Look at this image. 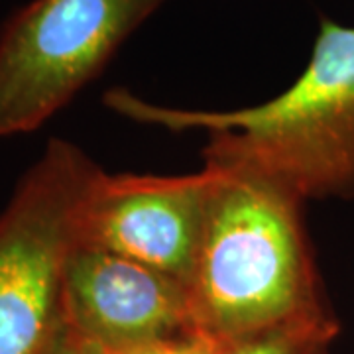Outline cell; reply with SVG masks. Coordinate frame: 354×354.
I'll use <instances>...</instances> for the list:
<instances>
[{
	"label": "cell",
	"mask_w": 354,
	"mask_h": 354,
	"mask_svg": "<svg viewBox=\"0 0 354 354\" xmlns=\"http://www.w3.org/2000/svg\"><path fill=\"white\" fill-rule=\"evenodd\" d=\"M104 104L140 124L209 134L205 160L244 164L304 201L354 199V26L319 18L309 62L270 101L234 111H189L146 101L122 87Z\"/></svg>",
	"instance_id": "7a4b0ae2"
},
{
	"label": "cell",
	"mask_w": 354,
	"mask_h": 354,
	"mask_svg": "<svg viewBox=\"0 0 354 354\" xmlns=\"http://www.w3.org/2000/svg\"><path fill=\"white\" fill-rule=\"evenodd\" d=\"M64 311L106 353L197 330L185 283L83 242L65 270Z\"/></svg>",
	"instance_id": "8992f818"
},
{
	"label": "cell",
	"mask_w": 354,
	"mask_h": 354,
	"mask_svg": "<svg viewBox=\"0 0 354 354\" xmlns=\"http://www.w3.org/2000/svg\"><path fill=\"white\" fill-rule=\"evenodd\" d=\"M50 354H106V351L99 342H95L85 333L73 327L69 321H65L64 329Z\"/></svg>",
	"instance_id": "9c48e42d"
},
{
	"label": "cell",
	"mask_w": 354,
	"mask_h": 354,
	"mask_svg": "<svg viewBox=\"0 0 354 354\" xmlns=\"http://www.w3.org/2000/svg\"><path fill=\"white\" fill-rule=\"evenodd\" d=\"M218 177L213 162L187 176L104 171L87 205L81 242L189 286Z\"/></svg>",
	"instance_id": "5b68a950"
},
{
	"label": "cell",
	"mask_w": 354,
	"mask_h": 354,
	"mask_svg": "<svg viewBox=\"0 0 354 354\" xmlns=\"http://www.w3.org/2000/svg\"><path fill=\"white\" fill-rule=\"evenodd\" d=\"M221 169L189 286L195 329L232 341L281 327L339 333L297 193L234 162Z\"/></svg>",
	"instance_id": "6da1fadb"
},
{
	"label": "cell",
	"mask_w": 354,
	"mask_h": 354,
	"mask_svg": "<svg viewBox=\"0 0 354 354\" xmlns=\"http://www.w3.org/2000/svg\"><path fill=\"white\" fill-rule=\"evenodd\" d=\"M102 169L48 142L0 213V354H50L64 329V281Z\"/></svg>",
	"instance_id": "3957f363"
},
{
	"label": "cell",
	"mask_w": 354,
	"mask_h": 354,
	"mask_svg": "<svg viewBox=\"0 0 354 354\" xmlns=\"http://www.w3.org/2000/svg\"><path fill=\"white\" fill-rule=\"evenodd\" d=\"M215 348L216 339H211L199 330H187L177 337L146 342L140 346L106 354H215Z\"/></svg>",
	"instance_id": "ba28073f"
},
{
	"label": "cell",
	"mask_w": 354,
	"mask_h": 354,
	"mask_svg": "<svg viewBox=\"0 0 354 354\" xmlns=\"http://www.w3.org/2000/svg\"><path fill=\"white\" fill-rule=\"evenodd\" d=\"M167 0H32L0 30V138L38 130Z\"/></svg>",
	"instance_id": "277c9868"
},
{
	"label": "cell",
	"mask_w": 354,
	"mask_h": 354,
	"mask_svg": "<svg viewBox=\"0 0 354 354\" xmlns=\"http://www.w3.org/2000/svg\"><path fill=\"white\" fill-rule=\"evenodd\" d=\"M337 335L311 327H281L232 341H216L215 354H330Z\"/></svg>",
	"instance_id": "52a82bcc"
}]
</instances>
